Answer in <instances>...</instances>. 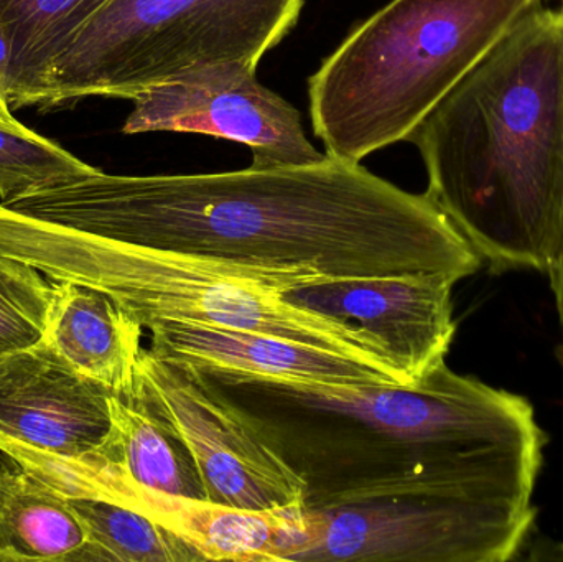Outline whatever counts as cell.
<instances>
[{
	"instance_id": "obj_1",
	"label": "cell",
	"mask_w": 563,
	"mask_h": 562,
	"mask_svg": "<svg viewBox=\"0 0 563 562\" xmlns=\"http://www.w3.org/2000/svg\"><path fill=\"white\" fill-rule=\"evenodd\" d=\"M2 203L92 236L238 271L277 293L351 277L462 280L483 264L429 195L330 154L318 164L223 174L132 177L96 168Z\"/></svg>"
},
{
	"instance_id": "obj_2",
	"label": "cell",
	"mask_w": 563,
	"mask_h": 562,
	"mask_svg": "<svg viewBox=\"0 0 563 562\" xmlns=\"http://www.w3.org/2000/svg\"><path fill=\"white\" fill-rule=\"evenodd\" d=\"M407 141L489 269L545 273L563 250V10L519 20Z\"/></svg>"
},
{
	"instance_id": "obj_3",
	"label": "cell",
	"mask_w": 563,
	"mask_h": 562,
	"mask_svg": "<svg viewBox=\"0 0 563 562\" xmlns=\"http://www.w3.org/2000/svg\"><path fill=\"white\" fill-rule=\"evenodd\" d=\"M203 376L303 477L307 491L429 464L503 497L531 500L541 474L545 436L531 403L446 363L413 386Z\"/></svg>"
},
{
	"instance_id": "obj_4",
	"label": "cell",
	"mask_w": 563,
	"mask_h": 562,
	"mask_svg": "<svg viewBox=\"0 0 563 562\" xmlns=\"http://www.w3.org/2000/svg\"><path fill=\"white\" fill-rule=\"evenodd\" d=\"M542 0H393L310 78L327 154L361 162L407 141L486 53Z\"/></svg>"
},
{
	"instance_id": "obj_5",
	"label": "cell",
	"mask_w": 563,
	"mask_h": 562,
	"mask_svg": "<svg viewBox=\"0 0 563 562\" xmlns=\"http://www.w3.org/2000/svg\"><path fill=\"white\" fill-rule=\"evenodd\" d=\"M0 256L29 264L53 283L101 290L144 329L185 322L266 333L340 353L412 386L356 323L300 309L238 271L92 236L2 201Z\"/></svg>"
},
{
	"instance_id": "obj_6",
	"label": "cell",
	"mask_w": 563,
	"mask_h": 562,
	"mask_svg": "<svg viewBox=\"0 0 563 562\" xmlns=\"http://www.w3.org/2000/svg\"><path fill=\"white\" fill-rule=\"evenodd\" d=\"M303 0H108L40 69L13 109L132 99L181 73L260 65L294 29Z\"/></svg>"
},
{
	"instance_id": "obj_7",
	"label": "cell",
	"mask_w": 563,
	"mask_h": 562,
	"mask_svg": "<svg viewBox=\"0 0 563 562\" xmlns=\"http://www.w3.org/2000/svg\"><path fill=\"white\" fill-rule=\"evenodd\" d=\"M305 515L294 562H505L525 547L536 508L413 464L308 488Z\"/></svg>"
},
{
	"instance_id": "obj_8",
	"label": "cell",
	"mask_w": 563,
	"mask_h": 562,
	"mask_svg": "<svg viewBox=\"0 0 563 562\" xmlns=\"http://www.w3.org/2000/svg\"><path fill=\"white\" fill-rule=\"evenodd\" d=\"M187 449L205 500L246 510L303 504L307 482L201 373L142 349L134 392Z\"/></svg>"
},
{
	"instance_id": "obj_9",
	"label": "cell",
	"mask_w": 563,
	"mask_h": 562,
	"mask_svg": "<svg viewBox=\"0 0 563 562\" xmlns=\"http://www.w3.org/2000/svg\"><path fill=\"white\" fill-rule=\"evenodd\" d=\"M256 65L224 62L181 73L139 92L122 132H191L240 142L253 168L318 164L324 155L308 141L290 102L257 81Z\"/></svg>"
},
{
	"instance_id": "obj_10",
	"label": "cell",
	"mask_w": 563,
	"mask_h": 562,
	"mask_svg": "<svg viewBox=\"0 0 563 562\" xmlns=\"http://www.w3.org/2000/svg\"><path fill=\"white\" fill-rule=\"evenodd\" d=\"M443 274L351 277L284 290L287 302L366 330L410 385L445 363L455 339L452 290Z\"/></svg>"
},
{
	"instance_id": "obj_11",
	"label": "cell",
	"mask_w": 563,
	"mask_h": 562,
	"mask_svg": "<svg viewBox=\"0 0 563 562\" xmlns=\"http://www.w3.org/2000/svg\"><path fill=\"white\" fill-rule=\"evenodd\" d=\"M111 395L43 340L0 352V452L71 459L95 451L111 428Z\"/></svg>"
},
{
	"instance_id": "obj_12",
	"label": "cell",
	"mask_w": 563,
	"mask_h": 562,
	"mask_svg": "<svg viewBox=\"0 0 563 562\" xmlns=\"http://www.w3.org/2000/svg\"><path fill=\"white\" fill-rule=\"evenodd\" d=\"M148 330V350L157 359L203 375L404 386L356 360L282 337L185 322H158Z\"/></svg>"
},
{
	"instance_id": "obj_13",
	"label": "cell",
	"mask_w": 563,
	"mask_h": 562,
	"mask_svg": "<svg viewBox=\"0 0 563 562\" xmlns=\"http://www.w3.org/2000/svg\"><path fill=\"white\" fill-rule=\"evenodd\" d=\"M137 511L174 531L203 561H294L307 538L305 502L246 510L141 488Z\"/></svg>"
},
{
	"instance_id": "obj_14",
	"label": "cell",
	"mask_w": 563,
	"mask_h": 562,
	"mask_svg": "<svg viewBox=\"0 0 563 562\" xmlns=\"http://www.w3.org/2000/svg\"><path fill=\"white\" fill-rule=\"evenodd\" d=\"M142 332L144 327L101 290L53 283L43 342L112 395L128 398L134 392Z\"/></svg>"
},
{
	"instance_id": "obj_15",
	"label": "cell",
	"mask_w": 563,
	"mask_h": 562,
	"mask_svg": "<svg viewBox=\"0 0 563 562\" xmlns=\"http://www.w3.org/2000/svg\"><path fill=\"white\" fill-rule=\"evenodd\" d=\"M85 544L68 497L12 461L0 462V562H71Z\"/></svg>"
},
{
	"instance_id": "obj_16",
	"label": "cell",
	"mask_w": 563,
	"mask_h": 562,
	"mask_svg": "<svg viewBox=\"0 0 563 562\" xmlns=\"http://www.w3.org/2000/svg\"><path fill=\"white\" fill-rule=\"evenodd\" d=\"M86 533L71 562H200L174 531L144 514L96 498H68Z\"/></svg>"
},
{
	"instance_id": "obj_17",
	"label": "cell",
	"mask_w": 563,
	"mask_h": 562,
	"mask_svg": "<svg viewBox=\"0 0 563 562\" xmlns=\"http://www.w3.org/2000/svg\"><path fill=\"white\" fill-rule=\"evenodd\" d=\"M108 0H0V13L12 45L9 102L32 85L59 46Z\"/></svg>"
},
{
	"instance_id": "obj_18",
	"label": "cell",
	"mask_w": 563,
	"mask_h": 562,
	"mask_svg": "<svg viewBox=\"0 0 563 562\" xmlns=\"http://www.w3.org/2000/svg\"><path fill=\"white\" fill-rule=\"evenodd\" d=\"M95 170L13 115H0V201Z\"/></svg>"
},
{
	"instance_id": "obj_19",
	"label": "cell",
	"mask_w": 563,
	"mask_h": 562,
	"mask_svg": "<svg viewBox=\"0 0 563 562\" xmlns=\"http://www.w3.org/2000/svg\"><path fill=\"white\" fill-rule=\"evenodd\" d=\"M53 283L29 264L0 256V352L42 340Z\"/></svg>"
},
{
	"instance_id": "obj_20",
	"label": "cell",
	"mask_w": 563,
	"mask_h": 562,
	"mask_svg": "<svg viewBox=\"0 0 563 562\" xmlns=\"http://www.w3.org/2000/svg\"><path fill=\"white\" fill-rule=\"evenodd\" d=\"M10 63H12V45L9 30L0 13V115H13L9 102Z\"/></svg>"
},
{
	"instance_id": "obj_21",
	"label": "cell",
	"mask_w": 563,
	"mask_h": 562,
	"mask_svg": "<svg viewBox=\"0 0 563 562\" xmlns=\"http://www.w3.org/2000/svg\"><path fill=\"white\" fill-rule=\"evenodd\" d=\"M545 274L551 280V289L555 297V307H558L559 326H561V343L558 346V359L563 368V250L555 257L554 263L549 266Z\"/></svg>"
},
{
	"instance_id": "obj_22",
	"label": "cell",
	"mask_w": 563,
	"mask_h": 562,
	"mask_svg": "<svg viewBox=\"0 0 563 562\" xmlns=\"http://www.w3.org/2000/svg\"><path fill=\"white\" fill-rule=\"evenodd\" d=\"M549 2H554L555 3V9L563 10V0H549Z\"/></svg>"
}]
</instances>
